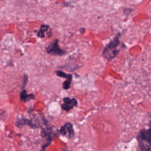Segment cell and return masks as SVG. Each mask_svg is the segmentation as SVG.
Listing matches in <instances>:
<instances>
[{"mask_svg": "<svg viewBox=\"0 0 151 151\" xmlns=\"http://www.w3.org/2000/svg\"><path fill=\"white\" fill-rule=\"evenodd\" d=\"M140 138L141 140L151 144V128L148 130H142L140 133Z\"/></svg>", "mask_w": 151, "mask_h": 151, "instance_id": "obj_6", "label": "cell"}, {"mask_svg": "<svg viewBox=\"0 0 151 151\" xmlns=\"http://www.w3.org/2000/svg\"><path fill=\"white\" fill-rule=\"evenodd\" d=\"M42 135L46 140L45 144H44V146H43V150H44V149L46 147H47L52 142V140L53 139L52 130H50L49 128L48 129H44L42 130Z\"/></svg>", "mask_w": 151, "mask_h": 151, "instance_id": "obj_5", "label": "cell"}, {"mask_svg": "<svg viewBox=\"0 0 151 151\" xmlns=\"http://www.w3.org/2000/svg\"><path fill=\"white\" fill-rule=\"evenodd\" d=\"M59 132L60 134L63 136H66L67 134H68V137L70 138H73L74 136L73 126L72 123L69 122L66 123L65 125L60 129Z\"/></svg>", "mask_w": 151, "mask_h": 151, "instance_id": "obj_3", "label": "cell"}, {"mask_svg": "<svg viewBox=\"0 0 151 151\" xmlns=\"http://www.w3.org/2000/svg\"><path fill=\"white\" fill-rule=\"evenodd\" d=\"M73 79V76L71 74L70 76L69 77H68L66 81L63 83V88L65 90L68 89L70 87V85H71L72 83V80Z\"/></svg>", "mask_w": 151, "mask_h": 151, "instance_id": "obj_10", "label": "cell"}, {"mask_svg": "<svg viewBox=\"0 0 151 151\" xmlns=\"http://www.w3.org/2000/svg\"><path fill=\"white\" fill-rule=\"evenodd\" d=\"M56 74L60 77H63V78H66V79L70 77V76L71 74H67L66 73H65L64 72H62V71H60V70H57L56 72Z\"/></svg>", "mask_w": 151, "mask_h": 151, "instance_id": "obj_11", "label": "cell"}, {"mask_svg": "<svg viewBox=\"0 0 151 151\" xmlns=\"http://www.w3.org/2000/svg\"><path fill=\"white\" fill-rule=\"evenodd\" d=\"M35 99V96L33 94H27V90H23V91L20 93V100L23 102H27L29 100H34Z\"/></svg>", "mask_w": 151, "mask_h": 151, "instance_id": "obj_7", "label": "cell"}, {"mask_svg": "<svg viewBox=\"0 0 151 151\" xmlns=\"http://www.w3.org/2000/svg\"><path fill=\"white\" fill-rule=\"evenodd\" d=\"M24 125H29L30 126H31L32 128H38L37 126H36V125H34L32 121L30 120H28L27 119H21L18 120L17 122V126L18 127H21L24 126Z\"/></svg>", "mask_w": 151, "mask_h": 151, "instance_id": "obj_8", "label": "cell"}, {"mask_svg": "<svg viewBox=\"0 0 151 151\" xmlns=\"http://www.w3.org/2000/svg\"><path fill=\"white\" fill-rule=\"evenodd\" d=\"M50 26L48 25H42L37 33V36L40 38H43L45 36V33L48 30H50Z\"/></svg>", "mask_w": 151, "mask_h": 151, "instance_id": "obj_9", "label": "cell"}, {"mask_svg": "<svg viewBox=\"0 0 151 151\" xmlns=\"http://www.w3.org/2000/svg\"><path fill=\"white\" fill-rule=\"evenodd\" d=\"M119 37L117 35L104 49L103 55L108 60H111L117 56L118 50L116 48L119 45Z\"/></svg>", "mask_w": 151, "mask_h": 151, "instance_id": "obj_1", "label": "cell"}, {"mask_svg": "<svg viewBox=\"0 0 151 151\" xmlns=\"http://www.w3.org/2000/svg\"><path fill=\"white\" fill-rule=\"evenodd\" d=\"M63 104L62 105V108L65 111H69L77 105V100L74 98L70 99L69 97H65L63 99Z\"/></svg>", "mask_w": 151, "mask_h": 151, "instance_id": "obj_4", "label": "cell"}, {"mask_svg": "<svg viewBox=\"0 0 151 151\" xmlns=\"http://www.w3.org/2000/svg\"><path fill=\"white\" fill-rule=\"evenodd\" d=\"M46 51L47 53L53 56H62L66 54V52L59 47L58 39L54 40L46 47Z\"/></svg>", "mask_w": 151, "mask_h": 151, "instance_id": "obj_2", "label": "cell"}, {"mask_svg": "<svg viewBox=\"0 0 151 151\" xmlns=\"http://www.w3.org/2000/svg\"><path fill=\"white\" fill-rule=\"evenodd\" d=\"M27 75H25L24 76V81H23V82H24V83H23V87H25L26 86V83H27Z\"/></svg>", "mask_w": 151, "mask_h": 151, "instance_id": "obj_12", "label": "cell"}]
</instances>
